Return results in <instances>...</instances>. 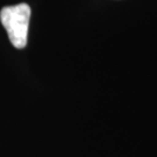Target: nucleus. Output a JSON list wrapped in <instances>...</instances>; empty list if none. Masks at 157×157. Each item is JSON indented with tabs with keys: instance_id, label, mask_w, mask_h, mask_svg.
<instances>
[{
	"instance_id": "f257e3e1",
	"label": "nucleus",
	"mask_w": 157,
	"mask_h": 157,
	"mask_svg": "<svg viewBox=\"0 0 157 157\" xmlns=\"http://www.w3.org/2000/svg\"><path fill=\"white\" fill-rule=\"evenodd\" d=\"M30 13V7L27 4L6 6L0 12V21L11 43L17 49H23L27 45Z\"/></svg>"
}]
</instances>
